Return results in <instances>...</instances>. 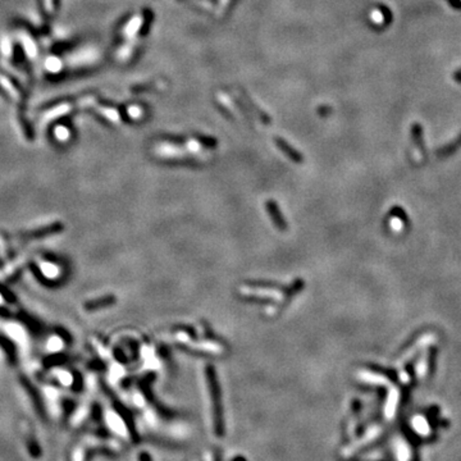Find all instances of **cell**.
I'll return each mask as SVG.
<instances>
[{"instance_id": "1", "label": "cell", "mask_w": 461, "mask_h": 461, "mask_svg": "<svg viewBox=\"0 0 461 461\" xmlns=\"http://www.w3.org/2000/svg\"><path fill=\"white\" fill-rule=\"evenodd\" d=\"M208 384H209L210 398H212L213 418H214V432L218 436H223L224 427H223V413L222 404H220V390L217 381V374L212 366H208Z\"/></svg>"}, {"instance_id": "2", "label": "cell", "mask_w": 461, "mask_h": 461, "mask_svg": "<svg viewBox=\"0 0 461 461\" xmlns=\"http://www.w3.org/2000/svg\"><path fill=\"white\" fill-rule=\"evenodd\" d=\"M265 207H267L268 213L271 214V218H272V220H273L274 225H276V227L281 231L287 229V224H286V222H284L283 217H282V213H281V210H279L278 204H276V203L272 201L271 200V201H268L267 204H265Z\"/></svg>"}, {"instance_id": "3", "label": "cell", "mask_w": 461, "mask_h": 461, "mask_svg": "<svg viewBox=\"0 0 461 461\" xmlns=\"http://www.w3.org/2000/svg\"><path fill=\"white\" fill-rule=\"evenodd\" d=\"M26 446L27 451H28V455L31 456L32 458L37 460V458H40L41 456H43V448H41V446L39 445V442H37L35 438H28L26 442Z\"/></svg>"}, {"instance_id": "4", "label": "cell", "mask_w": 461, "mask_h": 461, "mask_svg": "<svg viewBox=\"0 0 461 461\" xmlns=\"http://www.w3.org/2000/svg\"><path fill=\"white\" fill-rule=\"evenodd\" d=\"M96 455H104V456H114V450L109 447H93L89 448L85 453V458L83 461H90L94 456Z\"/></svg>"}, {"instance_id": "5", "label": "cell", "mask_w": 461, "mask_h": 461, "mask_svg": "<svg viewBox=\"0 0 461 461\" xmlns=\"http://www.w3.org/2000/svg\"><path fill=\"white\" fill-rule=\"evenodd\" d=\"M277 142H278L279 148H281L282 150H283V153H286V155H289V157L291 158V159L294 160V162H301V157H300V154L296 153V151H295L294 149L290 148V146L287 145L286 142H283V141H281V140H278Z\"/></svg>"}, {"instance_id": "6", "label": "cell", "mask_w": 461, "mask_h": 461, "mask_svg": "<svg viewBox=\"0 0 461 461\" xmlns=\"http://www.w3.org/2000/svg\"><path fill=\"white\" fill-rule=\"evenodd\" d=\"M41 271H43V273L45 274L46 277H49V278H54V277L58 276L59 273L56 265L50 264V263H44V264H41Z\"/></svg>"}, {"instance_id": "7", "label": "cell", "mask_w": 461, "mask_h": 461, "mask_svg": "<svg viewBox=\"0 0 461 461\" xmlns=\"http://www.w3.org/2000/svg\"><path fill=\"white\" fill-rule=\"evenodd\" d=\"M62 346H63V343H62L61 339H59L58 337H53V338L50 339V342H49L48 348H49V350L55 351V350H59Z\"/></svg>"}, {"instance_id": "8", "label": "cell", "mask_w": 461, "mask_h": 461, "mask_svg": "<svg viewBox=\"0 0 461 461\" xmlns=\"http://www.w3.org/2000/svg\"><path fill=\"white\" fill-rule=\"evenodd\" d=\"M91 414H93V418L95 419L96 421H99L100 420V418H101V409L99 408V406H94L93 408V411H91Z\"/></svg>"}, {"instance_id": "9", "label": "cell", "mask_w": 461, "mask_h": 461, "mask_svg": "<svg viewBox=\"0 0 461 461\" xmlns=\"http://www.w3.org/2000/svg\"><path fill=\"white\" fill-rule=\"evenodd\" d=\"M95 435L100 438H108L109 437V430L105 429V428H100L95 432Z\"/></svg>"}, {"instance_id": "10", "label": "cell", "mask_w": 461, "mask_h": 461, "mask_svg": "<svg viewBox=\"0 0 461 461\" xmlns=\"http://www.w3.org/2000/svg\"><path fill=\"white\" fill-rule=\"evenodd\" d=\"M138 460H140V461H151V458H150V456H149V453L141 452L140 456H138Z\"/></svg>"}, {"instance_id": "11", "label": "cell", "mask_w": 461, "mask_h": 461, "mask_svg": "<svg viewBox=\"0 0 461 461\" xmlns=\"http://www.w3.org/2000/svg\"><path fill=\"white\" fill-rule=\"evenodd\" d=\"M0 301H2V296H0Z\"/></svg>"}]
</instances>
